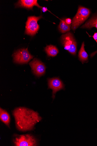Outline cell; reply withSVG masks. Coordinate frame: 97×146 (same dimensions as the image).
<instances>
[{"label": "cell", "mask_w": 97, "mask_h": 146, "mask_svg": "<svg viewBox=\"0 0 97 146\" xmlns=\"http://www.w3.org/2000/svg\"><path fill=\"white\" fill-rule=\"evenodd\" d=\"M13 115L15 119L16 128L22 131L33 130L35 125L42 119L37 112L23 107L15 109Z\"/></svg>", "instance_id": "1"}, {"label": "cell", "mask_w": 97, "mask_h": 146, "mask_svg": "<svg viewBox=\"0 0 97 146\" xmlns=\"http://www.w3.org/2000/svg\"><path fill=\"white\" fill-rule=\"evenodd\" d=\"M90 13L89 9L79 6L77 14L72 21V29L75 31L88 19Z\"/></svg>", "instance_id": "2"}, {"label": "cell", "mask_w": 97, "mask_h": 146, "mask_svg": "<svg viewBox=\"0 0 97 146\" xmlns=\"http://www.w3.org/2000/svg\"><path fill=\"white\" fill-rule=\"evenodd\" d=\"M61 41L64 49L74 56H75L77 52V42L73 34L69 32L63 35L61 37Z\"/></svg>", "instance_id": "3"}, {"label": "cell", "mask_w": 97, "mask_h": 146, "mask_svg": "<svg viewBox=\"0 0 97 146\" xmlns=\"http://www.w3.org/2000/svg\"><path fill=\"white\" fill-rule=\"evenodd\" d=\"M42 18V16L38 17L31 16L28 18L26 23L25 34L32 36L35 35L40 28L38 21Z\"/></svg>", "instance_id": "4"}, {"label": "cell", "mask_w": 97, "mask_h": 146, "mask_svg": "<svg viewBox=\"0 0 97 146\" xmlns=\"http://www.w3.org/2000/svg\"><path fill=\"white\" fill-rule=\"evenodd\" d=\"M13 142L16 146H36L37 145V139L30 134L18 135L14 140Z\"/></svg>", "instance_id": "5"}, {"label": "cell", "mask_w": 97, "mask_h": 146, "mask_svg": "<svg viewBox=\"0 0 97 146\" xmlns=\"http://www.w3.org/2000/svg\"><path fill=\"white\" fill-rule=\"evenodd\" d=\"M13 56L15 62L20 64L27 63L34 57L30 54L27 48L19 50L14 53Z\"/></svg>", "instance_id": "6"}, {"label": "cell", "mask_w": 97, "mask_h": 146, "mask_svg": "<svg viewBox=\"0 0 97 146\" xmlns=\"http://www.w3.org/2000/svg\"><path fill=\"white\" fill-rule=\"evenodd\" d=\"M48 88L52 90V98L53 100L55 97L57 92L64 90L65 86L59 78H53L48 79Z\"/></svg>", "instance_id": "7"}, {"label": "cell", "mask_w": 97, "mask_h": 146, "mask_svg": "<svg viewBox=\"0 0 97 146\" xmlns=\"http://www.w3.org/2000/svg\"><path fill=\"white\" fill-rule=\"evenodd\" d=\"M32 70L35 75L39 77L44 75L46 67L44 64L36 58H34L30 63Z\"/></svg>", "instance_id": "8"}, {"label": "cell", "mask_w": 97, "mask_h": 146, "mask_svg": "<svg viewBox=\"0 0 97 146\" xmlns=\"http://www.w3.org/2000/svg\"><path fill=\"white\" fill-rule=\"evenodd\" d=\"M15 6L16 7H21L29 9H32L34 6L39 8L42 7L38 4L37 0H21L18 1Z\"/></svg>", "instance_id": "9"}, {"label": "cell", "mask_w": 97, "mask_h": 146, "mask_svg": "<svg viewBox=\"0 0 97 146\" xmlns=\"http://www.w3.org/2000/svg\"><path fill=\"white\" fill-rule=\"evenodd\" d=\"M84 46V43L83 42L79 52L78 55L79 60L83 64L88 62V55L85 50Z\"/></svg>", "instance_id": "10"}, {"label": "cell", "mask_w": 97, "mask_h": 146, "mask_svg": "<svg viewBox=\"0 0 97 146\" xmlns=\"http://www.w3.org/2000/svg\"><path fill=\"white\" fill-rule=\"evenodd\" d=\"M0 119L8 127H9L10 117L9 113L1 108L0 109Z\"/></svg>", "instance_id": "11"}, {"label": "cell", "mask_w": 97, "mask_h": 146, "mask_svg": "<svg viewBox=\"0 0 97 146\" xmlns=\"http://www.w3.org/2000/svg\"><path fill=\"white\" fill-rule=\"evenodd\" d=\"M93 27H95L97 29V15L92 17L81 28L90 29Z\"/></svg>", "instance_id": "12"}, {"label": "cell", "mask_w": 97, "mask_h": 146, "mask_svg": "<svg viewBox=\"0 0 97 146\" xmlns=\"http://www.w3.org/2000/svg\"><path fill=\"white\" fill-rule=\"evenodd\" d=\"M45 50L48 57L56 56L59 52V50L57 47L51 45L47 46L45 48Z\"/></svg>", "instance_id": "13"}, {"label": "cell", "mask_w": 97, "mask_h": 146, "mask_svg": "<svg viewBox=\"0 0 97 146\" xmlns=\"http://www.w3.org/2000/svg\"><path fill=\"white\" fill-rule=\"evenodd\" d=\"M71 25H68L66 23L65 19H62L59 25V30L62 33H65L71 30Z\"/></svg>", "instance_id": "14"}, {"label": "cell", "mask_w": 97, "mask_h": 146, "mask_svg": "<svg viewBox=\"0 0 97 146\" xmlns=\"http://www.w3.org/2000/svg\"><path fill=\"white\" fill-rule=\"evenodd\" d=\"M88 34L89 35V37H92L97 43V32L94 33V35L92 36H90L88 33Z\"/></svg>", "instance_id": "15"}, {"label": "cell", "mask_w": 97, "mask_h": 146, "mask_svg": "<svg viewBox=\"0 0 97 146\" xmlns=\"http://www.w3.org/2000/svg\"><path fill=\"white\" fill-rule=\"evenodd\" d=\"M65 21L67 24L69 25H70L72 23V20L70 18L66 19Z\"/></svg>", "instance_id": "16"}, {"label": "cell", "mask_w": 97, "mask_h": 146, "mask_svg": "<svg viewBox=\"0 0 97 146\" xmlns=\"http://www.w3.org/2000/svg\"><path fill=\"white\" fill-rule=\"evenodd\" d=\"M41 9L44 12H46L47 11H48L47 8L44 7H42Z\"/></svg>", "instance_id": "17"}]
</instances>
